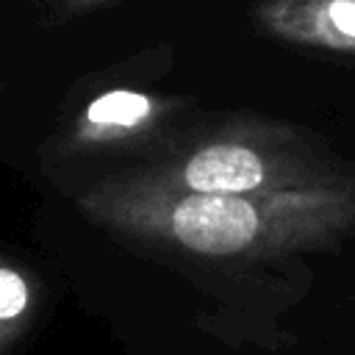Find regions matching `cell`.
<instances>
[{
  "mask_svg": "<svg viewBox=\"0 0 355 355\" xmlns=\"http://www.w3.org/2000/svg\"><path fill=\"white\" fill-rule=\"evenodd\" d=\"M80 205L105 225L208 258H261L319 247L355 225V189L344 183L258 194H194L147 175L94 189Z\"/></svg>",
  "mask_w": 355,
  "mask_h": 355,
  "instance_id": "1",
  "label": "cell"
},
{
  "mask_svg": "<svg viewBox=\"0 0 355 355\" xmlns=\"http://www.w3.org/2000/svg\"><path fill=\"white\" fill-rule=\"evenodd\" d=\"M155 178L194 194H258L341 183L336 178H322L316 166L288 164L239 139L211 141L194 150L178 169Z\"/></svg>",
  "mask_w": 355,
  "mask_h": 355,
  "instance_id": "2",
  "label": "cell"
},
{
  "mask_svg": "<svg viewBox=\"0 0 355 355\" xmlns=\"http://www.w3.org/2000/svg\"><path fill=\"white\" fill-rule=\"evenodd\" d=\"M258 17L283 39L355 50V0H269Z\"/></svg>",
  "mask_w": 355,
  "mask_h": 355,
  "instance_id": "3",
  "label": "cell"
},
{
  "mask_svg": "<svg viewBox=\"0 0 355 355\" xmlns=\"http://www.w3.org/2000/svg\"><path fill=\"white\" fill-rule=\"evenodd\" d=\"M153 114V100L130 89H111L89 103L86 108V133L94 139L119 136L136 130Z\"/></svg>",
  "mask_w": 355,
  "mask_h": 355,
  "instance_id": "4",
  "label": "cell"
},
{
  "mask_svg": "<svg viewBox=\"0 0 355 355\" xmlns=\"http://www.w3.org/2000/svg\"><path fill=\"white\" fill-rule=\"evenodd\" d=\"M31 308V286L14 269L0 263V347L8 344L17 324L28 316Z\"/></svg>",
  "mask_w": 355,
  "mask_h": 355,
  "instance_id": "5",
  "label": "cell"
}]
</instances>
